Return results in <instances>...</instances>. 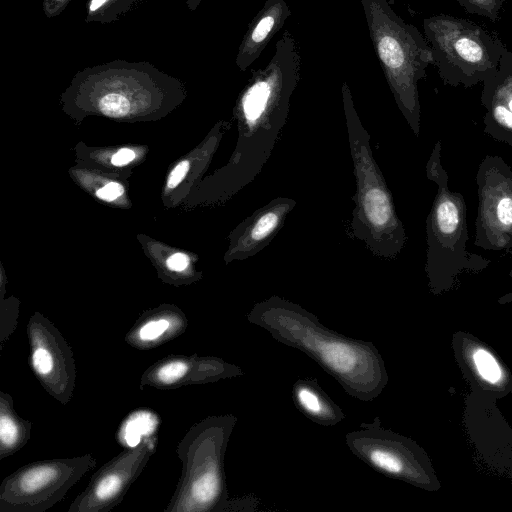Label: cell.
<instances>
[{"mask_svg":"<svg viewBox=\"0 0 512 512\" xmlns=\"http://www.w3.org/2000/svg\"><path fill=\"white\" fill-rule=\"evenodd\" d=\"M248 322L318 363L355 399L372 401L388 383L384 360L372 342L337 333L297 303L273 295L256 303Z\"/></svg>","mask_w":512,"mask_h":512,"instance_id":"6da1fadb","label":"cell"},{"mask_svg":"<svg viewBox=\"0 0 512 512\" xmlns=\"http://www.w3.org/2000/svg\"><path fill=\"white\" fill-rule=\"evenodd\" d=\"M300 68L297 42L285 30L271 60L253 72L238 99L239 137L227 178L231 193L249 185L268 161L285 126Z\"/></svg>","mask_w":512,"mask_h":512,"instance_id":"7a4b0ae2","label":"cell"},{"mask_svg":"<svg viewBox=\"0 0 512 512\" xmlns=\"http://www.w3.org/2000/svg\"><path fill=\"white\" fill-rule=\"evenodd\" d=\"M341 94L356 183L349 236L364 243L374 256L394 260L407 242L406 231L373 156L370 135L359 118L347 82H343Z\"/></svg>","mask_w":512,"mask_h":512,"instance_id":"3957f363","label":"cell"},{"mask_svg":"<svg viewBox=\"0 0 512 512\" xmlns=\"http://www.w3.org/2000/svg\"><path fill=\"white\" fill-rule=\"evenodd\" d=\"M441 152L442 141L437 140L425 166L426 177L437 187L426 218L425 272L434 295L452 289L460 274H478L491 263L466 249L469 234L465 198L449 188Z\"/></svg>","mask_w":512,"mask_h":512,"instance_id":"277c9868","label":"cell"},{"mask_svg":"<svg viewBox=\"0 0 512 512\" xmlns=\"http://www.w3.org/2000/svg\"><path fill=\"white\" fill-rule=\"evenodd\" d=\"M374 51L396 105L416 137L421 108L418 83L433 64L425 36L406 23L387 0H360Z\"/></svg>","mask_w":512,"mask_h":512,"instance_id":"5b68a950","label":"cell"},{"mask_svg":"<svg viewBox=\"0 0 512 512\" xmlns=\"http://www.w3.org/2000/svg\"><path fill=\"white\" fill-rule=\"evenodd\" d=\"M233 414L193 424L176 446L181 476L164 512H222L229 503L224 458L237 423Z\"/></svg>","mask_w":512,"mask_h":512,"instance_id":"8992f818","label":"cell"},{"mask_svg":"<svg viewBox=\"0 0 512 512\" xmlns=\"http://www.w3.org/2000/svg\"><path fill=\"white\" fill-rule=\"evenodd\" d=\"M433 65L444 84L471 88L499 68L507 47L495 34L470 20L437 14L423 20Z\"/></svg>","mask_w":512,"mask_h":512,"instance_id":"52a82bcc","label":"cell"},{"mask_svg":"<svg viewBox=\"0 0 512 512\" xmlns=\"http://www.w3.org/2000/svg\"><path fill=\"white\" fill-rule=\"evenodd\" d=\"M376 416L345 435L349 450L377 472L417 488L436 491L441 485L425 452L413 439L385 429Z\"/></svg>","mask_w":512,"mask_h":512,"instance_id":"ba28073f","label":"cell"},{"mask_svg":"<svg viewBox=\"0 0 512 512\" xmlns=\"http://www.w3.org/2000/svg\"><path fill=\"white\" fill-rule=\"evenodd\" d=\"M96 466L91 454L26 464L0 485V512H44Z\"/></svg>","mask_w":512,"mask_h":512,"instance_id":"9c48e42d","label":"cell"},{"mask_svg":"<svg viewBox=\"0 0 512 512\" xmlns=\"http://www.w3.org/2000/svg\"><path fill=\"white\" fill-rule=\"evenodd\" d=\"M478 208L474 245L488 251L512 248V168L499 155H486L475 178Z\"/></svg>","mask_w":512,"mask_h":512,"instance_id":"30bf717a","label":"cell"},{"mask_svg":"<svg viewBox=\"0 0 512 512\" xmlns=\"http://www.w3.org/2000/svg\"><path fill=\"white\" fill-rule=\"evenodd\" d=\"M157 447V436L127 447L101 466L86 488L75 498L68 512H108L118 506L144 470Z\"/></svg>","mask_w":512,"mask_h":512,"instance_id":"8fae6325","label":"cell"},{"mask_svg":"<svg viewBox=\"0 0 512 512\" xmlns=\"http://www.w3.org/2000/svg\"><path fill=\"white\" fill-rule=\"evenodd\" d=\"M29 363L36 378L54 399L67 404L73 397L76 367L73 351L57 327L34 314L27 324Z\"/></svg>","mask_w":512,"mask_h":512,"instance_id":"7c38bea8","label":"cell"},{"mask_svg":"<svg viewBox=\"0 0 512 512\" xmlns=\"http://www.w3.org/2000/svg\"><path fill=\"white\" fill-rule=\"evenodd\" d=\"M241 367L213 356L172 355L162 358L142 374L140 389H175L186 385L214 383L221 379L243 376Z\"/></svg>","mask_w":512,"mask_h":512,"instance_id":"4fadbf2b","label":"cell"},{"mask_svg":"<svg viewBox=\"0 0 512 512\" xmlns=\"http://www.w3.org/2000/svg\"><path fill=\"white\" fill-rule=\"evenodd\" d=\"M296 201L279 196L249 215L232 235L230 259L245 260L267 247L284 225Z\"/></svg>","mask_w":512,"mask_h":512,"instance_id":"5bb4252c","label":"cell"},{"mask_svg":"<svg viewBox=\"0 0 512 512\" xmlns=\"http://www.w3.org/2000/svg\"><path fill=\"white\" fill-rule=\"evenodd\" d=\"M453 348L464 375L480 391L491 392L496 398L510 392L511 377L484 343L473 336L458 333L454 335Z\"/></svg>","mask_w":512,"mask_h":512,"instance_id":"9a60e30c","label":"cell"},{"mask_svg":"<svg viewBox=\"0 0 512 512\" xmlns=\"http://www.w3.org/2000/svg\"><path fill=\"white\" fill-rule=\"evenodd\" d=\"M482 84L484 133L512 147V51L507 50L497 71Z\"/></svg>","mask_w":512,"mask_h":512,"instance_id":"2e32d148","label":"cell"},{"mask_svg":"<svg viewBox=\"0 0 512 512\" xmlns=\"http://www.w3.org/2000/svg\"><path fill=\"white\" fill-rule=\"evenodd\" d=\"M291 15L285 0H266L248 26L236 58L237 66L245 71L262 53L270 40Z\"/></svg>","mask_w":512,"mask_h":512,"instance_id":"e0dca14e","label":"cell"},{"mask_svg":"<svg viewBox=\"0 0 512 512\" xmlns=\"http://www.w3.org/2000/svg\"><path fill=\"white\" fill-rule=\"evenodd\" d=\"M186 318L176 311L143 314L125 336L134 348L148 350L160 346L185 332Z\"/></svg>","mask_w":512,"mask_h":512,"instance_id":"ac0fdd59","label":"cell"},{"mask_svg":"<svg viewBox=\"0 0 512 512\" xmlns=\"http://www.w3.org/2000/svg\"><path fill=\"white\" fill-rule=\"evenodd\" d=\"M292 397L297 409L316 424L334 426L345 418L316 377L299 378L292 387Z\"/></svg>","mask_w":512,"mask_h":512,"instance_id":"d6986e66","label":"cell"},{"mask_svg":"<svg viewBox=\"0 0 512 512\" xmlns=\"http://www.w3.org/2000/svg\"><path fill=\"white\" fill-rule=\"evenodd\" d=\"M33 423L21 418L10 394L0 391V460L23 448L30 440Z\"/></svg>","mask_w":512,"mask_h":512,"instance_id":"ffe728a7","label":"cell"},{"mask_svg":"<svg viewBox=\"0 0 512 512\" xmlns=\"http://www.w3.org/2000/svg\"><path fill=\"white\" fill-rule=\"evenodd\" d=\"M158 425V420L153 413L141 410L129 415L119 430V442H124L127 447L139 444L143 438L152 436Z\"/></svg>","mask_w":512,"mask_h":512,"instance_id":"44dd1931","label":"cell"},{"mask_svg":"<svg viewBox=\"0 0 512 512\" xmlns=\"http://www.w3.org/2000/svg\"><path fill=\"white\" fill-rule=\"evenodd\" d=\"M457 2L466 12L497 23L505 0H457Z\"/></svg>","mask_w":512,"mask_h":512,"instance_id":"7402d4cb","label":"cell"},{"mask_svg":"<svg viewBox=\"0 0 512 512\" xmlns=\"http://www.w3.org/2000/svg\"><path fill=\"white\" fill-rule=\"evenodd\" d=\"M103 114L110 117H123L130 110L129 101L120 94H107L99 102Z\"/></svg>","mask_w":512,"mask_h":512,"instance_id":"603a6c76","label":"cell"},{"mask_svg":"<svg viewBox=\"0 0 512 512\" xmlns=\"http://www.w3.org/2000/svg\"><path fill=\"white\" fill-rule=\"evenodd\" d=\"M190 164L188 161L180 162L170 173L168 178L167 187L172 189L176 187L186 176L189 170Z\"/></svg>","mask_w":512,"mask_h":512,"instance_id":"cb8c5ba5","label":"cell"},{"mask_svg":"<svg viewBox=\"0 0 512 512\" xmlns=\"http://www.w3.org/2000/svg\"><path fill=\"white\" fill-rule=\"evenodd\" d=\"M123 193V187L116 182H110L97 191V196L105 201H112Z\"/></svg>","mask_w":512,"mask_h":512,"instance_id":"d4e9b609","label":"cell"},{"mask_svg":"<svg viewBox=\"0 0 512 512\" xmlns=\"http://www.w3.org/2000/svg\"><path fill=\"white\" fill-rule=\"evenodd\" d=\"M189 264V258L183 253H175L167 260V266L173 271H183Z\"/></svg>","mask_w":512,"mask_h":512,"instance_id":"484cf974","label":"cell"},{"mask_svg":"<svg viewBox=\"0 0 512 512\" xmlns=\"http://www.w3.org/2000/svg\"><path fill=\"white\" fill-rule=\"evenodd\" d=\"M135 158V153L128 148L120 149L111 158V162L115 166H124Z\"/></svg>","mask_w":512,"mask_h":512,"instance_id":"4316f807","label":"cell"},{"mask_svg":"<svg viewBox=\"0 0 512 512\" xmlns=\"http://www.w3.org/2000/svg\"><path fill=\"white\" fill-rule=\"evenodd\" d=\"M497 302L499 304H509L512 303V292H508L501 297L498 298Z\"/></svg>","mask_w":512,"mask_h":512,"instance_id":"83f0119b","label":"cell"},{"mask_svg":"<svg viewBox=\"0 0 512 512\" xmlns=\"http://www.w3.org/2000/svg\"><path fill=\"white\" fill-rule=\"evenodd\" d=\"M106 0H92L90 10L94 11L98 9Z\"/></svg>","mask_w":512,"mask_h":512,"instance_id":"f1b7e54d","label":"cell"},{"mask_svg":"<svg viewBox=\"0 0 512 512\" xmlns=\"http://www.w3.org/2000/svg\"><path fill=\"white\" fill-rule=\"evenodd\" d=\"M509 276L512 278V266H511V269L509 271Z\"/></svg>","mask_w":512,"mask_h":512,"instance_id":"f546056e","label":"cell"}]
</instances>
